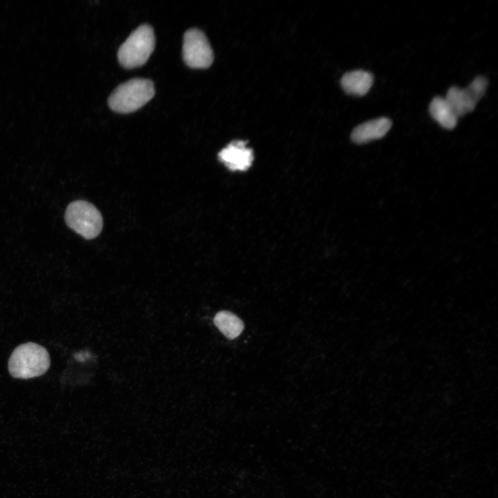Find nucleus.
<instances>
[{
    "label": "nucleus",
    "instance_id": "obj_11",
    "mask_svg": "<svg viewBox=\"0 0 498 498\" xmlns=\"http://www.w3.org/2000/svg\"><path fill=\"white\" fill-rule=\"evenodd\" d=\"M214 323L219 330L229 339L238 337L244 328L243 323L239 317L226 311L218 312L214 317Z\"/></svg>",
    "mask_w": 498,
    "mask_h": 498
},
{
    "label": "nucleus",
    "instance_id": "obj_9",
    "mask_svg": "<svg viewBox=\"0 0 498 498\" xmlns=\"http://www.w3.org/2000/svg\"><path fill=\"white\" fill-rule=\"evenodd\" d=\"M374 82L373 75L365 71L356 70L345 73L340 84L349 94L362 96L368 93Z\"/></svg>",
    "mask_w": 498,
    "mask_h": 498
},
{
    "label": "nucleus",
    "instance_id": "obj_5",
    "mask_svg": "<svg viewBox=\"0 0 498 498\" xmlns=\"http://www.w3.org/2000/svg\"><path fill=\"white\" fill-rule=\"evenodd\" d=\"M488 84L485 77H477L465 89L450 87L445 98L458 118L463 116L474 109L485 94Z\"/></svg>",
    "mask_w": 498,
    "mask_h": 498
},
{
    "label": "nucleus",
    "instance_id": "obj_12",
    "mask_svg": "<svg viewBox=\"0 0 498 498\" xmlns=\"http://www.w3.org/2000/svg\"><path fill=\"white\" fill-rule=\"evenodd\" d=\"M88 357H89V353L88 352H84L81 354H78L77 358L80 360H84L86 358Z\"/></svg>",
    "mask_w": 498,
    "mask_h": 498
},
{
    "label": "nucleus",
    "instance_id": "obj_3",
    "mask_svg": "<svg viewBox=\"0 0 498 498\" xmlns=\"http://www.w3.org/2000/svg\"><path fill=\"white\" fill-rule=\"evenodd\" d=\"M155 46V37L151 26L138 27L120 46L118 52L120 64L126 68H133L146 63Z\"/></svg>",
    "mask_w": 498,
    "mask_h": 498
},
{
    "label": "nucleus",
    "instance_id": "obj_1",
    "mask_svg": "<svg viewBox=\"0 0 498 498\" xmlns=\"http://www.w3.org/2000/svg\"><path fill=\"white\" fill-rule=\"evenodd\" d=\"M47 350L35 342L17 347L8 360V371L16 378L29 379L43 375L50 367Z\"/></svg>",
    "mask_w": 498,
    "mask_h": 498
},
{
    "label": "nucleus",
    "instance_id": "obj_8",
    "mask_svg": "<svg viewBox=\"0 0 498 498\" xmlns=\"http://www.w3.org/2000/svg\"><path fill=\"white\" fill-rule=\"evenodd\" d=\"M391 127V121L387 118L371 120L357 126L353 130L351 138L358 144L366 143L382 138Z\"/></svg>",
    "mask_w": 498,
    "mask_h": 498
},
{
    "label": "nucleus",
    "instance_id": "obj_10",
    "mask_svg": "<svg viewBox=\"0 0 498 498\" xmlns=\"http://www.w3.org/2000/svg\"><path fill=\"white\" fill-rule=\"evenodd\" d=\"M429 112L432 118L446 129H453L457 124L458 117L445 98H434L430 104Z\"/></svg>",
    "mask_w": 498,
    "mask_h": 498
},
{
    "label": "nucleus",
    "instance_id": "obj_7",
    "mask_svg": "<svg viewBox=\"0 0 498 498\" xmlns=\"http://www.w3.org/2000/svg\"><path fill=\"white\" fill-rule=\"evenodd\" d=\"M219 159L229 169L244 171L248 169L253 160L251 149L242 140H235L228 144L218 154Z\"/></svg>",
    "mask_w": 498,
    "mask_h": 498
},
{
    "label": "nucleus",
    "instance_id": "obj_6",
    "mask_svg": "<svg viewBox=\"0 0 498 498\" xmlns=\"http://www.w3.org/2000/svg\"><path fill=\"white\" fill-rule=\"evenodd\" d=\"M183 57L193 68H206L214 59L212 49L204 33L196 28L185 32L183 37Z\"/></svg>",
    "mask_w": 498,
    "mask_h": 498
},
{
    "label": "nucleus",
    "instance_id": "obj_2",
    "mask_svg": "<svg viewBox=\"0 0 498 498\" xmlns=\"http://www.w3.org/2000/svg\"><path fill=\"white\" fill-rule=\"evenodd\" d=\"M154 93L151 80L135 78L118 86L109 96L108 103L114 111L129 113L145 105Z\"/></svg>",
    "mask_w": 498,
    "mask_h": 498
},
{
    "label": "nucleus",
    "instance_id": "obj_4",
    "mask_svg": "<svg viewBox=\"0 0 498 498\" xmlns=\"http://www.w3.org/2000/svg\"><path fill=\"white\" fill-rule=\"evenodd\" d=\"M65 221L69 228L86 239L96 237L103 225L99 210L91 203L82 200L68 205L65 212Z\"/></svg>",
    "mask_w": 498,
    "mask_h": 498
}]
</instances>
